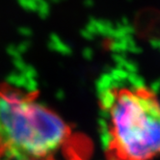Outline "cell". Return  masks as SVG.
<instances>
[{
    "label": "cell",
    "instance_id": "7a4b0ae2",
    "mask_svg": "<svg viewBox=\"0 0 160 160\" xmlns=\"http://www.w3.org/2000/svg\"><path fill=\"white\" fill-rule=\"evenodd\" d=\"M68 123L38 94L0 83V151L53 157L72 138Z\"/></svg>",
    "mask_w": 160,
    "mask_h": 160
},
{
    "label": "cell",
    "instance_id": "6da1fadb",
    "mask_svg": "<svg viewBox=\"0 0 160 160\" xmlns=\"http://www.w3.org/2000/svg\"><path fill=\"white\" fill-rule=\"evenodd\" d=\"M102 104L107 117L105 160L160 157V100L152 90L113 87Z\"/></svg>",
    "mask_w": 160,
    "mask_h": 160
},
{
    "label": "cell",
    "instance_id": "3957f363",
    "mask_svg": "<svg viewBox=\"0 0 160 160\" xmlns=\"http://www.w3.org/2000/svg\"><path fill=\"white\" fill-rule=\"evenodd\" d=\"M0 160H54V159L53 157L41 158V157H34V156L18 154V153H14L5 151H0Z\"/></svg>",
    "mask_w": 160,
    "mask_h": 160
}]
</instances>
